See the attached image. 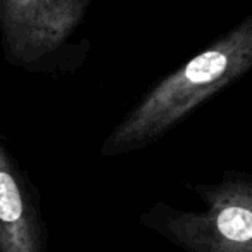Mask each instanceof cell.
I'll return each mask as SVG.
<instances>
[{
    "mask_svg": "<svg viewBox=\"0 0 252 252\" xmlns=\"http://www.w3.org/2000/svg\"><path fill=\"white\" fill-rule=\"evenodd\" d=\"M0 252H49L36 187L0 135Z\"/></svg>",
    "mask_w": 252,
    "mask_h": 252,
    "instance_id": "4",
    "label": "cell"
},
{
    "mask_svg": "<svg viewBox=\"0 0 252 252\" xmlns=\"http://www.w3.org/2000/svg\"><path fill=\"white\" fill-rule=\"evenodd\" d=\"M202 211L156 202L140 224L187 252H252V173L230 169L214 183L189 185Z\"/></svg>",
    "mask_w": 252,
    "mask_h": 252,
    "instance_id": "3",
    "label": "cell"
},
{
    "mask_svg": "<svg viewBox=\"0 0 252 252\" xmlns=\"http://www.w3.org/2000/svg\"><path fill=\"white\" fill-rule=\"evenodd\" d=\"M95 0H0V49L12 67L61 76L78 71L90 56L80 36Z\"/></svg>",
    "mask_w": 252,
    "mask_h": 252,
    "instance_id": "2",
    "label": "cell"
},
{
    "mask_svg": "<svg viewBox=\"0 0 252 252\" xmlns=\"http://www.w3.org/2000/svg\"><path fill=\"white\" fill-rule=\"evenodd\" d=\"M249 71H252V12L149 88L109 131L100 145V156L121 158L147 149Z\"/></svg>",
    "mask_w": 252,
    "mask_h": 252,
    "instance_id": "1",
    "label": "cell"
}]
</instances>
